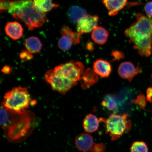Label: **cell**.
I'll use <instances>...</instances> for the list:
<instances>
[{
    "instance_id": "2e32d148",
    "label": "cell",
    "mask_w": 152,
    "mask_h": 152,
    "mask_svg": "<svg viewBox=\"0 0 152 152\" xmlns=\"http://www.w3.org/2000/svg\"><path fill=\"white\" fill-rule=\"evenodd\" d=\"M109 36V32L105 28L97 26L93 30L91 38L95 43L103 45L107 41Z\"/></svg>"
},
{
    "instance_id": "8992f818",
    "label": "cell",
    "mask_w": 152,
    "mask_h": 152,
    "mask_svg": "<svg viewBox=\"0 0 152 152\" xmlns=\"http://www.w3.org/2000/svg\"><path fill=\"white\" fill-rule=\"evenodd\" d=\"M128 117V115L126 113L112 114L107 119H99L100 121L105 123L106 132L111 136L112 140H115L130 130L132 123Z\"/></svg>"
},
{
    "instance_id": "f1b7e54d",
    "label": "cell",
    "mask_w": 152,
    "mask_h": 152,
    "mask_svg": "<svg viewBox=\"0 0 152 152\" xmlns=\"http://www.w3.org/2000/svg\"><path fill=\"white\" fill-rule=\"evenodd\" d=\"M1 71L4 74H9L12 72V69L10 66L7 65L4 66L1 70Z\"/></svg>"
},
{
    "instance_id": "ffe728a7",
    "label": "cell",
    "mask_w": 152,
    "mask_h": 152,
    "mask_svg": "<svg viewBox=\"0 0 152 152\" xmlns=\"http://www.w3.org/2000/svg\"><path fill=\"white\" fill-rule=\"evenodd\" d=\"M101 104L110 111H113L117 109V104L115 99L111 95H107L104 97Z\"/></svg>"
},
{
    "instance_id": "6da1fadb",
    "label": "cell",
    "mask_w": 152,
    "mask_h": 152,
    "mask_svg": "<svg viewBox=\"0 0 152 152\" xmlns=\"http://www.w3.org/2000/svg\"><path fill=\"white\" fill-rule=\"evenodd\" d=\"M35 119L31 111L26 110L17 113L1 106V125L9 141L20 142L29 135L33 130Z\"/></svg>"
},
{
    "instance_id": "7a4b0ae2",
    "label": "cell",
    "mask_w": 152,
    "mask_h": 152,
    "mask_svg": "<svg viewBox=\"0 0 152 152\" xmlns=\"http://www.w3.org/2000/svg\"><path fill=\"white\" fill-rule=\"evenodd\" d=\"M84 71L82 63L71 61L49 70L45 80L53 90L64 95L77 84Z\"/></svg>"
},
{
    "instance_id": "e0dca14e",
    "label": "cell",
    "mask_w": 152,
    "mask_h": 152,
    "mask_svg": "<svg viewBox=\"0 0 152 152\" xmlns=\"http://www.w3.org/2000/svg\"><path fill=\"white\" fill-rule=\"evenodd\" d=\"M24 45L26 50L33 54L39 53L42 46L40 40L35 37L28 38L25 42Z\"/></svg>"
},
{
    "instance_id": "cb8c5ba5",
    "label": "cell",
    "mask_w": 152,
    "mask_h": 152,
    "mask_svg": "<svg viewBox=\"0 0 152 152\" xmlns=\"http://www.w3.org/2000/svg\"><path fill=\"white\" fill-rule=\"evenodd\" d=\"M20 56L21 59L25 61L31 60L34 57L33 54L26 50H22L20 53Z\"/></svg>"
},
{
    "instance_id": "8fae6325",
    "label": "cell",
    "mask_w": 152,
    "mask_h": 152,
    "mask_svg": "<svg viewBox=\"0 0 152 152\" xmlns=\"http://www.w3.org/2000/svg\"><path fill=\"white\" fill-rule=\"evenodd\" d=\"M98 75L93 70L90 68L86 69L82 75L80 80L82 87L83 90H86L98 81Z\"/></svg>"
},
{
    "instance_id": "d4e9b609",
    "label": "cell",
    "mask_w": 152,
    "mask_h": 152,
    "mask_svg": "<svg viewBox=\"0 0 152 152\" xmlns=\"http://www.w3.org/2000/svg\"><path fill=\"white\" fill-rule=\"evenodd\" d=\"M111 55L113 57V61L119 60L124 58V54L121 51L118 50H113L112 52Z\"/></svg>"
},
{
    "instance_id": "3957f363",
    "label": "cell",
    "mask_w": 152,
    "mask_h": 152,
    "mask_svg": "<svg viewBox=\"0 0 152 152\" xmlns=\"http://www.w3.org/2000/svg\"><path fill=\"white\" fill-rule=\"evenodd\" d=\"M129 42L134 44V48L142 56L148 57L151 54L152 20L139 13L136 21L125 31Z\"/></svg>"
},
{
    "instance_id": "603a6c76",
    "label": "cell",
    "mask_w": 152,
    "mask_h": 152,
    "mask_svg": "<svg viewBox=\"0 0 152 152\" xmlns=\"http://www.w3.org/2000/svg\"><path fill=\"white\" fill-rule=\"evenodd\" d=\"M106 146L104 143H99L94 144L90 150V152H104Z\"/></svg>"
},
{
    "instance_id": "5b68a950",
    "label": "cell",
    "mask_w": 152,
    "mask_h": 152,
    "mask_svg": "<svg viewBox=\"0 0 152 152\" xmlns=\"http://www.w3.org/2000/svg\"><path fill=\"white\" fill-rule=\"evenodd\" d=\"M31 102L27 88L19 86L6 93L1 106L10 111L20 113L26 110Z\"/></svg>"
},
{
    "instance_id": "ba28073f",
    "label": "cell",
    "mask_w": 152,
    "mask_h": 152,
    "mask_svg": "<svg viewBox=\"0 0 152 152\" xmlns=\"http://www.w3.org/2000/svg\"><path fill=\"white\" fill-rule=\"evenodd\" d=\"M141 70L139 66H135L130 62H125L119 66L118 73L121 78L131 82L135 76L140 73Z\"/></svg>"
},
{
    "instance_id": "9a60e30c",
    "label": "cell",
    "mask_w": 152,
    "mask_h": 152,
    "mask_svg": "<svg viewBox=\"0 0 152 152\" xmlns=\"http://www.w3.org/2000/svg\"><path fill=\"white\" fill-rule=\"evenodd\" d=\"M100 119L96 115L89 114L83 120V126L85 132L89 133L96 132L99 127Z\"/></svg>"
},
{
    "instance_id": "83f0119b",
    "label": "cell",
    "mask_w": 152,
    "mask_h": 152,
    "mask_svg": "<svg viewBox=\"0 0 152 152\" xmlns=\"http://www.w3.org/2000/svg\"><path fill=\"white\" fill-rule=\"evenodd\" d=\"M147 100L148 101L152 102V88L149 87L147 91Z\"/></svg>"
},
{
    "instance_id": "52a82bcc",
    "label": "cell",
    "mask_w": 152,
    "mask_h": 152,
    "mask_svg": "<svg viewBox=\"0 0 152 152\" xmlns=\"http://www.w3.org/2000/svg\"><path fill=\"white\" fill-rule=\"evenodd\" d=\"M99 18L97 15L87 14L80 19L77 24V32L81 34L90 33L97 26Z\"/></svg>"
},
{
    "instance_id": "d6986e66",
    "label": "cell",
    "mask_w": 152,
    "mask_h": 152,
    "mask_svg": "<svg viewBox=\"0 0 152 152\" xmlns=\"http://www.w3.org/2000/svg\"><path fill=\"white\" fill-rule=\"evenodd\" d=\"M34 3L38 10L44 13L59 7V5L53 3L52 0H34Z\"/></svg>"
},
{
    "instance_id": "4dcf8cb0",
    "label": "cell",
    "mask_w": 152,
    "mask_h": 152,
    "mask_svg": "<svg viewBox=\"0 0 152 152\" xmlns=\"http://www.w3.org/2000/svg\"><path fill=\"white\" fill-rule=\"evenodd\" d=\"M28 1H31V0H28Z\"/></svg>"
},
{
    "instance_id": "5bb4252c",
    "label": "cell",
    "mask_w": 152,
    "mask_h": 152,
    "mask_svg": "<svg viewBox=\"0 0 152 152\" xmlns=\"http://www.w3.org/2000/svg\"><path fill=\"white\" fill-rule=\"evenodd\" d=\"M110 16H114L126 6L128 0H102Z\"/></svg>"
},
{
    "instance_id": "7402d4cb",
    "label": "cell",
    "mask_w": 152,
    "mask_h": 152,
    "mask_svg": "<svg viewBox=\"0 0 152 152\" xmlns=\"http://www.w3.org/2000/svg\"><path fill=\"white\" fill-rule=\"evenodd\" d=\"M134 103L138 104L142 109H144L146 104V100L145 96L143 95H139L136 100L133 101Z\"/></svg>"
},
{
    "instance_id": "4316f807",
    "label": "cell",
    "mask_w": 152,
    "mask_h": 152,
    "mask_svg": "<svg viewBox=\"0 0 152 152\" xmlns=\"http://www.w3.org/2000/svg\"><path fill=\"white\" fill-rule=\"evenodd\" d=\"M10 2L7 0H1V11H4L9 9Z\"/></svg>"
},
{
    "instance_id": "f546056e",
    "label": "cell",
    "mask_w": 152,
    "mask_h": 152,
    "mask_svg": "<svg viewBox=\"0 0 152 152\" xmlns=\"http://www.w3.org/2000/svg\"><path fill=\"white\" fill-rule=\"evenodd\" d=\"M86 48L87 50L90 51V52H92V51L94 50V49L93 43L90 42L87 43L86 45Z\"/></svg>"
},
{
    "instance_id": "44dd1931",
    "label": "cell",
    "mask_w": 152,
    "mask_h": 152,
    "mask_svg": "<svg viewBox=\"0 0 152 152\" xmlns=\"http://www.w3.org/2000/svg\"><path fill=\"white\" fill-rule=\"evenodd\" d=\"M130 150L131 152H148L147 144L142 141H136L133 142Z\"/></svg>"
},
{
    "instance_id": "30bf717a",
    "label": "cell",
    "mask_w": 152,
    "mask_h": 152,
    "mask_svg": "<svg viewBox=\"0 0 152 152\" xmlns=\"http://www.w3.org/2000/svg\"><path fill=\"white\" fill-rule=\"evenodd\" d=\"M75 142L77 149L83 152L90 151L94 144L93 137L87 133H81L78 135L76 137Z\"/></svg>"
},
{
    "instance_id": "9c48e42d",
    "label": "cell",
    "mask_w": 152,
    "mask_h": 152,
    "mask_svg": "<svg viewBox=\"0 0 152 152\" xmlns=\"http://www.w3.org/2000/svg\"><path fill=\"white\" fill-rule=\"evenodd\" d=\"M60 33L62 37L58 41L59 48L64 51L69 50L74 43L73 36L74 32L68 26H64L61 30Z\"/></svg>"
},
{
    "instance_id": "277c9868",
    "label": "cell",
    "mask_w": 152,
    "mask_h": 152,
    "mask_svg": "<svg viewBox=\"0 0 152 152\" xmlns=\"http://www.w3.org/2000/svg\"><path fill=\"white\" fill-rule=\"evenodd\" d=\"M8 12L14 18L23 22L31 30L41 27L47 20L45 13L38 10L31 1H11L10 3Z\"/></svg>"
},
{
    "instance_id": "ac0fdd59",
    "label": "cell",
    "mask_w": 152,
    "mask_h": 152,
    "mask_svg": "<svg viewBox=\"0 0 152 152\" xmlns=\"http://www.w3.org/2000/svg\"><path fill=\"white\" fill-rule=\"evenodd\" d=\"M86 11L77 6H72L68 10V18L74 23L77 24L80 19L87 15Z\"/></svg>"
},
{
    "instance_id": "484cf974",
    "label": "cell",
    "mask_w": 152,
    "mask_h": 152,
    "mask_svg": "<svg viewBox=\"0 0 152 152\" xmlns=\"http://www.w3.org/2000/svg\"><path fill=\"white\" fill-rule=\"evenodd\" d=\"M144 8L147 16L148 18L151 19L152 18V1L146 4Z\"/></svg>"
},
{
    "instance_id": "7c38bea8",
    "label": "cell",
    "mask_w": 152,
    "mask_h": 152,
    "mask_svg": "<svg viewBox=\"0 0 152 152\" xmlns=\"http://www.w3.org/2000/svg\"><path fill=\"white\" fill-rule=\"evenodd\" d=\"M5 30L7 35L15 40L20 39L23 35V28L20 23L16 21L7 23Z\"/></svg>"
},
{
    "instance_id": "4fadbf2b",
    "label": "cell",
    "mask_w": 152,
    "mask_h": 152,
    "mask_svg": "<svg viewBox=\"0 0 152 152\" xmlns=\"http://www.w3.org/2000/svg\"><path fill=\"white\" fill-rule=\"evenodd\" d=\"M94 70L98 75L102 77H109L112 71L111 64L107 61L99 59L94 63Z\"/></svg>"
}]
</instances>
